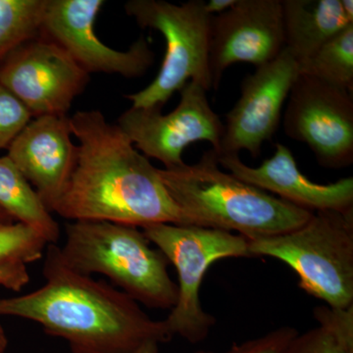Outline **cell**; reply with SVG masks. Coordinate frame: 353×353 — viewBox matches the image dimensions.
<instances>
[{"mask_svg":"<svg viewBox=\"0 0 353 353\" xmlns=\"http://www.w3.org/2000/svg\"><path fill=\"white\" fill-rule=\"evenodd\" d=\"M73 137L68 116H41L32 118L7 148V157L51 213L63 196L78 161Z\"/></svg>","mask_w":353,"mask_h":353,"instance_id":"obj_14","label":"cell"},{"mask_svg":"<svg viewBox=\"0 0 353 353\" xmlns=\"http://www.w3.org/2000/svg\"><path fill=\"white\" fill-rule=\"evenodd\" d=\"M46 0H0V60L41 36Z\"/></svg>","mask_w":353,"mask_h":353,"instance_id":"obj_20","label":"cell"},{"mask_svg":"<svg viewBox=\"0 0 353 353\" xmlns=\"http://www.w3.org/2000/svg\"><path fill=\"white\" fill-rule=\"evenodd\" d=\"M32 119L24 104L0 83V150H7Z\"/></svg>","mask_w":353,"mask_h":353,"instance_id":"obj_22","label":"cell"},{"mask_svg":"<svg viewBox=\"0 0 353 353\" xmlns=\"http://www.w3.org/2000/svg\"><path fill=\"white\" fill-rule=\"evenodd\" d=\"M78 141L76 168L54 212L71 221H105L143 228L185 225L159 169L99 110L70 117Z\"/></svg>","mask_w":353,"mask_h":353,"instance_id":"obj_1","label":"cell"},{"mask_svg":"<svg viewBox=\"0 0 353 353\" xmlns=\"http://www.w3.org/2000/svg\"><path fill=\"white\" fill-rule=\"evenodd\" d=\"M132 353H159V343L148 341Z\"/></svg>","mask_w":353,"mask_h":353,"instance_id":"obj_26","label":"cell"},{"mask_svg":"<svg viewBox=\"0 0 353 353\" xmlns=\"http://www.w3.org/2000/svg\"><path fill=\"white\" fill-rule=\"evenodd\" d=\"M273 157L259 167L243 163L236 154L218 155L220 167L246 183L311 212L353 211V178L329 185L311 182L297 167L290 148L276 143Z\"/></svg>","mask_w":353,"mask_h":353,"instance_id":"obj_15","label":"cell"},{"mask_svg":"<svg viewBox=\"0 0 353 353\" xmlns=\"http://www.w3.org/2000/svg\"><path fill=\"white\" fill-rule=\"evenodd\" d=\"M299 76V63L285 48L270 63L248 74L241 82L240 99L226 115L217 154L248 150L259 157L265 141L277 132L282 109Z\"/></svg>","mask_w":353,"mask_h":353,"instance_id":"obj_12","label":"cell"},{"mask_svg":"<svg viewBox=\"0 0 353 353\" xmlns=\"http://www.w3.org/2000/svg\"><path fill=\"white\" fill-rule=\"evenodd\" d=\"M285 50L282 0H236L226 12L212 16L209 66L212 88H219L231 65L263 66Z\"/></svg>","mask_w":353,"mask_h":353,"instance_id":"obj_13","label":"cell"},{"mask_svg":"<svg viewBox=\"0 0 353 353\" xmlns=\"http://www.w3.org/2000/svg\"><path fill=\"white\" fill-rule=\"evenodd\" d=\"M14 220L10 217L3 209L0 208V224H9L13 223Z\"/></svg>","mask_w":353,"mask_h":353,"instance_id":"obj_29","label":"cell"},{"mask_svg":"<svg viewBox=\"0 0 353 353\" xmlns=\"http://www.w3.org/2000/svg\"><path fill=\"white\" fill-rule=\"evenodd\" d=\"M29 282L30 274L27 265L12 262L0 266V287L13 292H20Z\"/></svg>","mask_w":353,"mask_h":353,"instance_id":"obj_24","label":"cell"},{"mask_svg":"<svg viewBox=\"0 0 353 353\" xmlns=\"http://www.w3.org/2000/svg\"><path fill=\"white\" fill-rule=\"evenodd\" d=\"M299 74L353 92V25L323 44L299 65Z\"/></svg>","mask_w":353,"mask_h":353,"instance_id":"obj_19","label":"cell"},{"mask_svg":"<svg viewBox=\"0 0 353 353\" xmlns=\"http://www.w3.org/2000/svg\"><path fill=\"white\" fill-rule=\"evenodd\" d=\"M62 259L83 275L105 276L117 289L150 308L171 309L178 287L168 260L139 228L105 221H73L65 228Z\"/></svg>","mask_w":353,"mask_h":353,"instance_id":"obj_4","label":"cell"},{"mask_svg":"<svg viewBox=\"0 0 353 353\" xmlns=\"http://www.w3.org/2000/svg\"><path fill=\"white\" fill-rule=\"evenodd\" d=\"M178 106L170 113L161 108H131L121 114L117 126L145 157L163 163L164 169L185 164L183 152L196 141H208L219 153L224 124L211 108L208 90L190 81L180 90Z\"/></svg>","mask_w":353,"mask_h":353,"instance_id":"obj_8","label":"cell"},{"mask_svg":"<svg viewBox=\"0 0 353 353\" xmlns=\"http://www.w3.org/2000/svg\"><path fill=\"white\" fill-rule=\"evenodd\" d=\"M248 241L250 256L290 266L299 287L334 309L353 306V211L315 212L288 233Z\"/></svg>","mask_w":353,"mask_h":353,"instance_id":"obj_5","label":"cell"},{"mask_svg":"<svg viewBox=\"0 0 353 353\" xmlns=\"http://www.w3.org/2000/svg\"><path fill=\"white\" fill-rule=\"evenodd\" d=\"M48 245L43 236L24 224H0V266L38 261L44 256Z\"/></svg>","mask_w":353,"mask_h":353,"instance_id":"obj_21","label":"cell"},{"mask_svg":"<svg viewBox=\"0 0 353 353\" xmlns=\"http://www.w3.org/2000/svg\"><path fill=\"white\" fill-rule=\"evenodd\" d=\"M159 175L185 225L236 232L250 241L288 233L314 214L221 170L212 148L197 163L159 169Z\"/></svg>","mask_w":353,"mask_h":353,"instance_id":"obj_3","label":"cell"},{"mask_svg":"<svg viewBox=\"0 0 353 353\" xmlns=\"http://www.w3.org/2000/svg\"><path fill=\"white\" fill-rule=\"evenodd\" d=\"M283 126L290 139L307 145L325 168L340 170L353 163L352 92L299 74Z\"/></svg>","mask_w":353,"mask_h":353,"instance_id":"obj_9","label":"cell"},{"mask_svg":"<svg viewBox=\"0 0 353 353\" xmlns=\"http://www.w3.org/2000/svg\"><path fill=\"white\" fill-rule=\"evenodd\" d=\"M90 74L46 37L21 44L0 60V83L31 112L66 116L90 83Z\"/></svg>","mask_w":353,"mask_h":353,"instance_id":"obj_10","label":"cell"},{"mask_svg":"<svg viewBox=\"0 0 353 353\" xmlns=\"http://www.w3.org/2000/svg\"><path fill=\"white\" fill-rule=\"evenodd\" d=\"M341 4H343V10L347 14V17L350 20L353 21V1L352 0H341Z\"/></svg>","mask_w":353,"mask_h":353,"instance_id":"obj_28","label":"cell"},{"mask_svg":"<svg viewBox=\"0 0 353 353\" xmlns=\"http://www.w3.org/2000/svg\"><path fill=\"white\" fill-rule=\"evenodd\" d=\"M282 7L285 48L299 65L353 25L341 0H282Z\"/></svg>","mask_w":353,"mask_h":353,"instance_id":"obj_16","label":"cell"},{"mask_svg":"<svg viewBox=\"0 0 353 353\" xmlns=\"http://www.w3.org/2000/svg\"><path fill=\"white\" fill-rule=\"evenodd\" d=\"M44 256V284L0 299V316L38 323L48 336L66 341L72 353H132L173 338L164 320H153L125 292L70 268L60 246L48 245Z\"/></svg>","mask_w":353,"mask_h":353,"instance_id":"obj_2","label":"cell"},{"mask_svg":"<svg viewBox=\"0 0 353 353\" xmlns=\"http://www.w3.org/2000/svg\"><path fill=\"white\" fill-rule=\"evenodd\" d=\"M0 208L14 222L31 228L48 245H57L59 225L9 157H0Z\"/></svg>","mask_w":353,"mask_h":353,"instance_id":"obj_17","label":"cell"},{"mask_svg":"<svg viewBox=\"0 0 353 353\" xmlns=\"http://www.w3.org/2000/svg\"><path fill=\"white\" fill-rule=\"evenodd\" d=\"M104 6L103 0H46L41 34L59 44L90 75L143 77L152 66L154 53L143 38L125 51L102 43L94 24Z\"/></svg>","mask_w":353,"mask_h":353,"instance_id":"obj_11","label":"cell"},{"mask_svg":"<svg viewBox=\"0 0 353 353\" xmlns=\"http://www.w3.org/2000/svg\"><path fill=\"white\" fill-rule=\"evenodd\" d=\"M317 326L297 334L282 353H353V306L334 309L317 306Z\"/></svg>","mask_w":353,"mask_h":353,"instance_id":"obj_18","label":"cell"},{"mask_svg":"<svg viewBox=\"0 0 353 353\" xmlns=\"http://www.w3.org/2000/svg\"><path fill=\"white\" fill-rule=\"evenodd\" d=\"M236 0H209L208 2H205L206 11L211 16L219 15L226 12V11L231 9L232 7L236 4Z\"/></svg>","mask_w":353,"mask_h":353,"instance_id":"obj_25","label":"cell"},{"mask_svg":"<svg viewBox=\"0 0 353 353\" xmlns=\"http://www.w3.org/2000/svg\"><path fill=\"white\" fill-rule=\"evenodd\" d=\"M299 334L296 329L283 326L273 330L259 338L236 343L222 353H282L290 341ZM194 353H217L209 350H199Z\"/></svg>","mask_w":353,"mask_h":353,"instance_id":"obj_23","label":"cell"},{"mask_svg":"<svg viewBox=\"0 0 353 353\" xmlns=\"http://www.w3.org/2000/svg\"><path fill=\"white\" fill-rule=\"evenodd\" d=\"M205 1L190 0L174 4L164 0H130L127 15L143 29L159 32L166 41L163 62L154 80L126 97L134 108H163L176 92L190 81L208 92L212 88L209 66L212 16Z\"/></svg>","mask_w":353,"mask_h":353,"instance_id":"obj_6","label":"cell"},{"mask_svg":"<svg viewBox=\"0 0 353 353\" xmlns=\"http://www.w3.org/2000/svg\"><path fill=\"white\" fill-rule=\"evenodd\" d=\"M141 231L178 273V297L164 320L169 333L192 345L201 343L216 324L214 316L202 307L204 275L218 260L252 257L248 239L221 230L166 223L150 225Z\"/></svg>","mask_w":353,"mask_h":353,"instance_id":"obj_7","label":"cell"},{"mask_svg":"<svg viewBox=\"0 0 353 353\" xmlns=\"http://www.w3.org/2000/svg\"><path fill=\"white\" fill-rule=\"evenodd\" d=\"M7 347H8V339H7L6 331L0 323V353H6Z\"/></svg>","mask_w":353,"mask_h":353,"instance_id":"obj_27","label":"cell"}]
</instances>
